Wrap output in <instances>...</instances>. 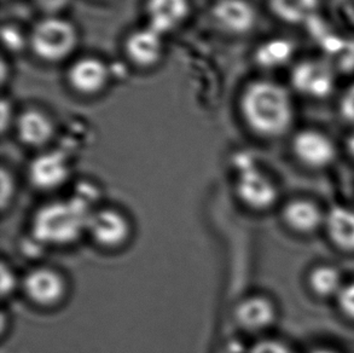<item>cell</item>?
Returning <instances> with one entry per match:
<instances>
[{"instance_id": "1", "label": "cell", "mask_w": 354, "mask_h": 353, "mask_svg": "<svg viewBox=\"0 0 354 353\" xmlns=\"http://www.w3.org/2000/svg\"><path fill=\"white\" fill-rule=\"evenodd\" d=\"M93 210L82 197L46 203L34 215V237L48 246L74 244L86 234L87 220Z\"/></svg>"}, {"instance_id": "2", "label": "cell", "mask_w": 354, "mask_h": 353, "mask_svg": "<svg viewBox=\"0 0 354 353\" xmlns=\"http://www.w3.org/2000/svg\"><path fill=\"white\" fill-rule=\"evenodd\" d=\"M242 110L249 126L265 137L287 131L292 121V105L287 91L274 82H259L244 92Z\"/></svg>"}, {"instance_id": "3", "label": "cell", "mask_w": 354, "mask_h": 353, "mask_svg": "<svg viewBox=\"0 0 354 353\" xmlns=\"http://www.w3.org/2000/svg\"><path fill=\"white\" fill-rule=\"evenodd\" d=\"M21 291L32 305L55 309L67 299L69 283L66 275L56 267L40 265L24 275Z\"/></svg>"}, {"instance_id": "4", "label": "cell", "mask_w": 354, "mask_h": 353, "mask_svg": "<svg viewBox=\"0 0 354 353\" xmlns=\"http://www.w3.org/2000/svg\"><path fill=\"white\" fill-rule=\"evenodd\" d=\"M86 234L97 247L119 251L129 244L133 226L124 210L116 207H97L87 220Z\"/></svg>"}, {"instance_id": "5", "label": "cell", "mask_w": 354, "mask_h": 353, "mask_svg": "<svg viewBox=\"0 0 354 353\" xmlns=\"http://www.w3.org/2000/svg\"><path fill=\"white\" fill-rule=\"evenodd\" d=\"M77 45V32L72 24L59 19L39 22L32 34V46L39 57L56 62L67 57Z\"/></svg>"}, {"instance_id": "6", "label": "cell", "mask_w": 354, "mask_h": 353, "mask_svg": "<svg viewBox=\"0 0 354 353\" xmlns=\"http://www.w3.org/2000/svg\"><path fill=\"white\" fill-rule=\"evenodd\" d=\"M236 194L242 203L255 210H268L277 201L278 191L273 181L253 165L239 168Z\"/></svg>"}, {"instance_id": "7", "label": "cell", "mask_w": 354, "mask_h": 353, "mask_svg": "<svg viewBox=\"0 0 354 353\" xmlns=\"http://www.w3.org/2000/svg\"><path fill=\"white\" fill-rule=\"evenodd\" d=\"M71 168L61 152H51L39 155L29 168V179L39 190L58 189L68 181Z\"/></svg>"}, {"instance_id": "8", "label": "cell", "mask_w": 354, "mask_h": 353, "mask_svg": "<svg viewBox=\"0 0 354 353\" xmlns=\"http://www.w3.org/2000/svg\"><path fill=\"white\" fill-rule=\"evenodd\" d=\"M294 87L304 95L322 98L330 95L335 78L328 64L318 61H305L292 71Z\"/></svg>"}, {"instance_id": "9", "label": "cell", "mask_w": 354, "mask_h": 353, "mask_svg": "<svg viewBox=\"0 0 354 353\" xmlns=\"http://www.w3.org/2000/svg\"><path fill=\"white\" fill-rule=\"evenodd\" d=\"M292 147L299 160L310 168H326L335 159V147L330 138L317 131L300 132Z\"/></svg>"}, {"instance_id": "10", "label": "cell", "mask_w": 354, "mask_h": 353, "mask_svg": "<svg viewBox=\"0 0 354 353\" xmlns=\"http://www.w3.org/2000/svg\"><path fill=\"white\" fill-rule=\"evenodd\" d=\"M235 320L242 329L257 333L272 325L276 320V309L266 296H247L236 306Z\"/></svg>"}, {"instance_id": "11", "label": "cell", "mask_w": 354, "mask_h": 353, "mask_svg": "<svg viewBox=\"0 0 354 353\" xmlns=\"http://www.w3.org/2000/svg\"><path fill=\"white\" fill-rule=\"evenodd\" d=\"M216 22L231 33H245L253 28L257 14L245 0H221L213 9Z\"/></svg>"}, {"instance_id": "12", "label": "cell", "mask_w": 354, "mask_h": 353, "mask_svg": "<svg viewBox=\"0 0 354 353\" xmlns=\"http://www.w3.org/2000/svg\"><path fill=\"white\" fill-rule=\"evenodd\" d=\"M150 28L162 35L176 28L189 14L187 0H149Z\"/></svg>"}, {"instance_id": "13", "label": "cell", "mask_w": 354, "mask_h": 353, "mask_svg": "<svg viewBox=\"0 0 354 353\" xmlns=\"http://www.w3.org/2000/svg\"><path fill=\"white\" fill-rule=\"evenodd\" d=\"M129 57L140 67H149L158 62L162 51L161 34L153 28L137 30L129 35L126 43Z\"/></svg>"}, {"instance_id": "14", "label": "cell", "mask_w": 354, "mask_h": 353, "mask_svg": "<svg viewBox=\"0 0 354 353\" xmlns=\"http://www.w3.org/2000/svg\"><path fill=\"white\" fill-rule=\"evenodd\" d=\"M108 79L106 66L95 58L77 61L69 71V82L82 93H96L104 87Z\"/></svg>"}, {"instance_id": "15", "label": "cell", "mask_w": 354, "mask_h": 353, "mask_svg": "<svg viewBox=\"0 0 354 353\" xmlns=\"http://www.w3.org/2000/svg\"><path fill=\"white\" fill-rule=\"evenodd\" d=\"M19 136L30 147H43L53 138V126L48 118L37 110H29L19 120Z\"/></svg>"}, {"instance_id": "16", "label": "cell", "mask_w": 354, "mask_h": 353, "mask_svg": "<svg viewBox=\"0 0 354 353\" xmlns=\"http://www.w3.org/2000/svg\"><path fill=\"white\" fill-rule=\"evenodd\" d=\"M326 228L340 248L354 251V210L341 206L331 208L326 217Z\"/></svg>"}, {"instance_id": "17", "label": "cell", "mask_w": 354, "mask_h": 353, "mask_svg": "<svg viewBox=\"0 0 354 353\" xmlns=\"http://www.w3.org/2000/svg\"><path fill=\"white\" fill-rule=\"evenodd\" d=\"M283 215L289 228L304 234L315 231L322 221L318 207L306 200L292 201L284 208Z\"/></svg>"}, {"instance_id": "18", "label": "cell", "mask_w": 354, "mask_h": 353, "mask_svg": "<svg viewBox=\"0 0 354 353\" xmlns=\"http://www.w3.org/2000/svg\"><path fill=\"white\" fill-rule=\"evenodd\" d=\"M270 6L288 24H300L310 19L318 8V0H270Z\"/></svg>"}, {"instance_id": "19", "label": "cell", "mask_w": 354, "mask_h": 353, "mask_svg": "<svg viewBox=\"0 0 354 353\" xmlns=\"http://www.w3.org/2000/svg\"><path fill=\"white\" fill-rule=\"evenodd\" d=\"M292 55V44L287 40L277 39L260 46L257 51V60L263 67H278L287 63Z\"/></svg>"}, {"instance_id": "20", "label": "cell", "mask_w": 354, "mask_h": 353, "mask_svg": "<svg viewBox=\"0 0 354 353\" xmlns=\"http://www.w3.org/2000/svg\"><path fill=\"white\" fill-rule=\"evenodd\" d=\"M312 289L321 296H331L340 293L344 288L341 284L339 271L331 266H319L310 276Z\"/></svg>"}, {"instance_id": "21", "label": "cell", "mask_w": 354, "mask_h": 353, "mask_svg": "<svg viewBox=\"0 0 354 353\" xmlns=\"http://www.w3.org/2000/svg\"><path fill=\"white\" fill-rule=\"evenodd\" d=\"M21 281L14 270L6 265L1 264V296L3 298L8 296H12L15 291L21 288Z\"/></svg>"}, {"instance_id": "22", "label": "cell", "mask_w": 354, "mask_h": 353, "mask_svg": "<svg viewBox=\"0 0 354 353\" xmlns=\"http://www.w3.org/2000/svg\"><path fill=\"white\" fill-rule=\"evenodd\" d=\"M16 185L12 176L6 170L1 171V208L3 210L9 207L11 201L14 200Z\"/></svg>"}, {"instance_id": "23", "label": "cell", "mask_w": 354, "mask_h": 353, "mask_svg": "<svg viewBox=\"0 0 354 353\" xmlns=\"http://www.w3.org/2000/svg\"><path fill=\"white\" fill-rule=\"evenodd\" d=\"M339 301L342 311L354 320V283L344 287L339 293Z\"/></svg>"}, {"instance_id": "24", "label": "cell", "mask_w": 354, "mask_h": 353, "mask_svg": "<svg viewBox=\"0 0 354 353\" xmlns=\"http://www.w3.org/2000/svg\"><path fill=\"white\" fill-rule=\"evenodd\" d=\"M253 353H294L288 347L287 345L282 344L279 341H261L254 347Z\"/></svg>"}, {"instance_id": "25", "label": "cell", "mask_w": 354, "mask_h": 353, "mask_svg": "<svg viewBox=\"0 0 354 353\" xmlns=\"http://www.w3.org/2000/svg\"><path fill=\"white\" fill-rule=\"evenodd\" d=\"M341 113L347 121L354 124V85L346 91L341 100Z\"/></svg>"}, {"instance_id": "26", "label": "cell", "mask_w": 354, "mask_h": 353, "mask_svg": "<svg viewBox=\"0 0 354 353\" xmlns=\"http://www.w3.org/2000/svg\"><path fill=\"white\" fill-rule=\"evenodd\" d=\"M5 44L10 48H19L22 45V39L17 32H15L12 29L4 30Z\"/></svg>"}, {"instance_id": "27", "label": "cell", "mask_w": 354, "mask_h": 353, "mask_svg": "<svg viewBox=\"0 0 354 353\" xmlns=\"http://www.w3.org/2000/svg\"><path fill=\"white\" fill-rule=\"evenodd\" d=\"M67 0H38L39 4L48 10H57L62 8Z\"/></svg>"}, {"instance_id": "28", "label": "cell", "mask_w": 354, "mask_h": 353, "mask_svg": "<svg viewBox=\"0 0 354 353\" xmlns=\"http://www.w3.org/2000/svg\"><path fill=\"white\" fill-rule=\"evenodd\" d=\"M347 148H348V152L354 156V134L347 141Z\"/></svg>"}, {"instance_id": "29", "label": "cell", "mask_w": 354, "mask_h": 353, "mask_svg": "<svg viewBox=\"0 0 354 353\" xmlns=\"http://www.w3.org/2000/svg\"><path fill=\"white\" fill-rule=\"evenodd\" d=\"M315 353H336L334 351H329V350H319V351H316Z\"/></svg>"}]
</instances>
